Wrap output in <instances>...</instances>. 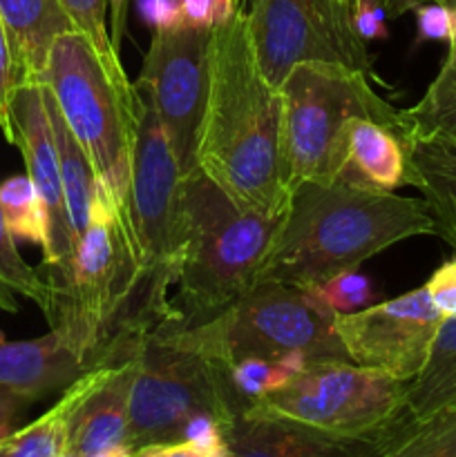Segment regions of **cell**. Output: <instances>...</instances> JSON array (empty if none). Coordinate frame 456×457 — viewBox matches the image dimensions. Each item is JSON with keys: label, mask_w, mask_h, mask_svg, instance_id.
Returning a JSON list of instances; mask_svg holds the SVG:
<instances>
[{"label": "cell", "mask_w": 456, "mask_h": 457, "mask_svg": "<svg viewBox=\"0 0 456 457\" xmlns=\"http://www.w3.org/2000/svg\"><path fill=\"white\" fill-rule=\"evenodd\" d=\"M282 217L241 208L199 168L183 177L174 297L182 321L208 320L259 284Z\"/></svg>", "instance_id": "277c9868"}, {"label": "cell", "mask_w": 456, "mask_h": 457, "mask_svg": "<svg viewBox=\"0 0 456 457\" xmlns=\"http://www.w3.org/2000/svg\"><path fill=\"white\" fill-rule=\"evenodd\" d=\"M302 290L317 303V306L334 312V315L360 311V308L371 306L376 299L374 281L367 275H362L358 268L338 272V275L331 277V279L316 286H308V288Z\"/></svg>", "instance_id": "4316f807"}, {"label": "cell", "mask_w": 456, "mask_h": 457, "mask_svg": "<svg viewBox=\"0 0 456 457\" xmlns=\"http://www.w3.org/2000/svg\"><path fill=\"white\" fill-rule=\"evenodd\" d=\"M43 277L49 330L89 369L137 357L161 324L182 320L173 299L148 284L128 201L98 177L70 266Z\"/></svg>", "instance_id": "6da1fadb"}, {"label": "cell", "mask_w": 456, "mask_h": 457, "mask_svg": "<svg viewBox=\"0 0 456 457\" xmlns=\"http://www.w3.org/2000/svg\"><path fill=\"white\" fill-rule=\"evenodd\" d=\"M371 76L334 62H300L282 80V161L289 195L307 181L331 183L349 168V128L369 119L402 138L401 110L384 101Z\"/></svg>", "instance_id": "5b68a950"}, {"label": "cell", "mask_w": 456, "mask_h": 457, "mask_svg": "<svg viewBox=\"0 0 456 457\" xmlns=\"http://www.w3.org/2000/svg\"><path fill=\"white\" fill-rule=\"evenodd\" d=\"M342 181L393 192L407 186V150L387 125L356 119L349 128V168Z\"/></svg>", "instance_id": "ffe728a7"}, {"label": "cell", "mask_w": 456, "mask_h": 457, "mask_svg": "<svg viewBox=\"0 0 456 457\" xmlns=\"http://www.w3.org/2000/svg\"><path fill=\"white\" fill-rule=\"evenodd\" d=\"M16 295L34 302L40 311L47 306V281L21 257L0 208V311L16 312Z\"/></svg>", "instance_id": "484cf974"}, {"label": "cell", "mask_w": 456, "mask_h": 457, "mask_svg": "<svg viewBox=\"0 0 456 457\" xmlns=\"http://www.w3.org/2000/svg\"><path fill=\"white\" fill-rule=\"evenodd\" d=\"M438 235V221L425 199L342 179L300 183L289 196L259 284L308 288L360 268L362 262L411 237Z\"/></svg>", "instance_id": "3957f363"}, {"label": "cell", "mask_w": 456, "mask_h": 457, "mask_svg": "<svg viewBox=\"0 0 456 457\" xmlns=\"http://www.w3.org/2000/svg\"><path fill=\"white\" fill-rule=\"evenodd\" d=\"M443 320L427 288L335 315L334 326L347 357L362 369L410 384L425 369Z\"/></svg>", "instance_id": "4fadbf2b"}, {"label": "cell", "mask_w": 456, "mask_h": 457, "mask_svg": "<svg viewBox=\"0 0 456 457\" xmlns=\"http://www.w3.org/2000/svg\"><path fill=\"white\" fill-rule=\"evenodd\" d=\"M334 320L302 288L262 281L208 320L165 321L152 337L222 366L246 357L282 360L291 353H302L311 364L349 360Z\"/></svg>", "instance_id": "8992f818"}, {"label": "cell", "mask_w": 456, "mask_h": 457, "mask_svg": "<svg viewBox=\"0 0 456 457\" xmlns=\"http://www.w3.org/2000/svg\"><path fill=\"white\" fill-rule=\"evenodd\" d=\"M40 83L52 92L97 177L125 199L139 129L134 83L116 79L88 36L76 29L58 36Z\"/></svg>", "instance_id": "52a82bcc"}, {"label": "cell", "mask_w": 456, "mask_h": 457, "mask_svg": "<svg viewBox=\"0 0 456 457\" xmlns=\"http://www.w3.org/2000/svg\"><path fill=\"white\" fill-rule=\"evenodd\" d=\"M137 357L119 361L76 411L65 457H132L130 386Z\"/></svg>", "instance_id": "9a60e30c"}, {"label": "cell", "mask_w": 456, "mask_h": 457, "mask_svg": "<svg viewBox=\"0 0 456 457\" xmlns=\"http://www.w3.org/2000/svg\"><path fill=\"white\" fill-rule=\"evenodd\" d=\"M12 129L13 145L25 159L27 174L38 187L49 212V250L43 254L45 275H54L70 266L74 257V237L67 219L65 195H63L61 163L56 141L45 107L43 83H21L12 94Z\"/></svg>", "instance_id": "5bb4252c"}, {"label": "cell", "mask_w": 456, "mask_h": 457, "mask_svg": "<svg viewBox=\"0 0 456 457\" xmlns=\"http://www.w3.org/2000/svg\"><path fill=\"white\" fill-rule=\"evenodd\" d=\"M228 449L231 457L240 455H334L347 451L326 437L308 433L304 428L291 427V424L280 422L275 418L258 413L253 409H246L240 418L232 422L226 431Z\"/></svg>", "instance_id": "7402d4cb"}, {"label": "cell", "mask_w": 456, "mask_h": 457, "mask_svg": "<svg viewBox=\"0 0 456 457\" xmlns=\"http://www.w3.org/2000/svg\"><path fill=\"white\" fill-rule=\"evenodd\" d=\"M389 7H392V0H351L353 27L365 43L389 38Z\"/></svg>", "instance_id": "d6a6232c"}, {"label": "cell", "mask_w": 456, "mask_h": 457, "mask_svg": "<svg viewBox=\"0 0 456 457\" xmlns=\"http://www.w3.org/2000/svg\"><path fill=\"white\" fill-rule=\"evenodd\" d=\"M0 18L18 85L40 83L58 36L76 29L63 0H0Z\"/></svg>", "instance_id": "e0dca14e"}, {"label": "cell", "mask_w": 456, "mask_h": 457, "mask_svg": "<svg viewBox=\"0 0 456 457\" xmlns=\"http://www.w3.org/2000/svg\"><path fill=\"white\" fill-rule=\"evenodd\" d=\"M0 208L13 239H25L49 250V212L30 174H16L0 183Z\"/></svg>", "instance_id": "d4e9b609"}, {"label": "cell", "mask_w": 456, "mask_h": 457, "mask_svg": "<svg viewBox=\"0 0 456 457\" xmlns=\"http://www.w3.org/2000/svg\"><path fill=\"white\" fill-rule=\"evenodd\" d=\"M197 168L241 208L277 217L289 205L282 161V92L259 67L241 12L210 34Z\"/></svg>", "instance_id": "7a4b0ae2"}, {"label": "cell", "mask_w": 456, "mask_h": 457, "mask_svg": "<svg viewBox=\"0 0 456 457\" xmlns=\"http://www.w3.org/2000/svg\"><path fill=\"white\" fill-rule=\"evenodd\" d=\"M107 16H110L112 43L121 49L125 36V22H128V0H107Z\"/></svg>", "instance_id": "74e56055"}, {"label": "cell", "mask_w": 456, "mask_h": 457, "mask_svg": "<svg viewBox=\"0 0 456 457\" xmlns=\"http://www.w3.org/2000/svg\"><path fill=\"white\" fill-rule=\"evenodd\" d=\"M182 168L170 147L164 125L150 103L139 94V129L125 201L148 284L165 297H170V288L177 284L182 248Z\"/></svg>", "instance_id": "8fae6325"}, {"label": "cell", "mask_w": 456, "mask_h": 457, "mask_svg": "<svg viewBox=\"0 0 456 457\" xmlns=\"http://www.w3.org/2000/svg\"><path fill=\"white\" fill-rule=\"evenodd\" d=\"M452 43H454V40H452Z\"/></svg>", "instance_id": "7bdbcfd3"}, {"label": "cell", "mask_w": 456, "mask_h": 457, "mask_svg": "<svg viewBox=\"0 0 456 457\" xmlns=\"http://www.w3.org/2000/svg\"><path fill=\"white\" fill-rule=\"evenodd\" d=\"M405 384L389 375L331 360L311 364L284 388L250 402L249 409L338 442L347 455L392 422L402 409Z\"/></svg>", "instance_id": "9c48e42d"}, {"label": "cell", "mask_w": 456, "mask_h": 457, "mask_svg": "<svg viewBox=\"0 0 456 457\" xmlns=\"http://www.w3.org/2000/svg\"><path fill=\"white\" fill-rule=\"evenodd\" d=\"M246 409L222 364L150 335L137 355L130 386L132 457L177 442L199 415L217 418L226 433Z\"/></svg>", "instance_id": "ba28073f"}, {"label": "cell", "mask_w": 456, "mask_h": 457, "mask_svg": "<svg viewBox=\"0 0 456 457\" xmlns=\"http://www.w3.org/2000/svg\"><path fill=\"white\" fill-rule=\"evenodd\" d=\"M45 107H47L49 123L54 129V141L58 150V163H61V179H63V195H65L67 219H70L72 237L74 245L83 237L85 228L89 221V204H92L94 183H97V172L89 161L88 152L74 137V132L67 125L65 116L58 110L52 92L43 85Z\"/></svg>", "instance_id": "603a6c76"}, {"label": "cell", "mask_w": 456, "mask_h": 457, "mask_svg": "<svg viewBox=\"0 0 456 457\" xmlns=\"http://www.w3.org/2000/svg\"><path fill=\"white\" fill-rule=\"evenodd\" d=\"M16 67H13L12 47H9L7 31H4L3 18H0V129L4 132L7 141H13L12 129V114H9V105H12V94L16 89Z\"/></svg>", "instance_id": "836d02e7"}, {"label": "cell", "mask_w": 456, "mask_h": 457, "mask_svg": "<svg viewBox=\"0 0 456 457\" xmlns=\"http://www.w3.org/2000/svg\"><path fill=\"white\" fill-rule=\"evenodd\" d=\"M143 13L152 29H174L183 25L179 0H143Z\"/></svg>", "instance_id": "8d00e7d4"}, {"label": "cell", "mask_w": 456, "mask_h": 457, "mask_svg": "<svg viewBox=\"0 0 456 457\" xmlns=\"http://www.w3.org/2000/svg\"><path fill=\"white\" fill-rule=\"evenodd\" d=\"M224 369H226L231 386L246 404L268 395V393L280 391L295 378L293 370L286 369L280 360H264V357H246V360L232 361Z\"/></svg>", "instance_id": "f1b7e54d"}, {"label": "cell", "mask_w": 456, "mask_h": 457, "mask_svg": "<svg viewBox=\"0 0 456 457\" xmlns=\"http://www.w3.org/2000/svg\"><path fill=\"white\" fill-rule=\"evenodd\" d=\"M89 366L54 330L36 339L9 342L0 333V386L21 393L27 400L63 393Z\"/></svg>", "instance_id": "2e32d148"}, {"label": "cell", "mask_w": 456, "mask_h": 457, "mask_svg": "<svg viewBox=\"0 0 456 457\" xmlns=\"http://www.w3.org/2000/svg\"><path fill=\"white\" fill-rule=\"evenodd\" d=\"M31 404H34V402L27 400L21 393L0 386V440H4V437L12 436V433L16 431L18 418H21Z\"/></svg>", "instance_id": "d590c367"}, {"label": "cell", "mask_w": 456, "mask_h": 457, "mask_svg": "<svg viewBox=\"0 0 456 457\" xmlns=\"http://www.w3.org/2000/svg\"><path fill=\"white\" fill-rule=\"evenodd\" d=\"M425 3H438V0H392V9L396 13L414 12L418 4H425Z\"/></svg>", "instance_id": "f35d334b"}, {"label": "cell", "mask_w": 456, "mask_h": 457, "mask_svg": "<svg viewBox=\"0 0 456 457\" xmlns=\"http://www.w3.org/2000/svg\"><path fill=\"white\" fill-rule=\"evenodd\" d=\"M456 409V317L443 320L425 369L405 384L402 409L392 422H416Z\"/></svg>", "instance_id": "44dd1931"}, {"label": "cell", "mask_w": 456, "mask_h": 457, "mask_svg": "<svg viewBox=\"0 0 456 457\" xmlns=\"http://www.w3.org/2000/svg\"><path fill=\"white\" fill-rule=\"evenodd\" d=\"M65 9L70 12L72 21H74L76 31L85 34L107 70L116 76V79L128 80V74L121 62L119 49L112 43L110 27H107V0H63Z\"/></svg>", "instance_id": "f546056e"}, {"label": "cell", "mask_w": 456, "mask_h": 457, "mask_svg": "<svg viewBox=\"0 0 456 457\" xmlns=\"http://www.w3.org/2000/svg\"><path fill=\"white\" fill-rule=\"evenodd\" d=\"M342 3H351V0H342Z\"/></svg>", "instance_id": "b9f144b4"}, {"label": "cell", "mask_w": 456, "mask_h": 457, "mask_svg": "<svg viewBox=\"0 0 456 457\" xmlns=\"http://www.w3.org/2000/svg\"><path fill=\"white\" fill-rule=\"evenodd\" d=\"M425 288H427L434 306L441 311V315L445 317V320L447 317H456V257L443 263V266L429 277Z\"/></svg>", "instance_id": "e575fe53"}, {"label": "cell", "mask_w": 456, "mask_h": 457, "mask_svg": "<svg viewBox=\"0 0 456 457\" xmlns=\"http://www.w3.org/2000/svg\"><path fill=\"white\" fill-rule=\"evenodd\" d=\"M116 364H101L80 375L72 386L63 391V397L40 415L36 422L18 428L0 440V457H65L70 427L76 411L80 409L89 393L112 373Z\"/></svg>", "instance_id": "ac0fdd59"}, {"label": "cell", "mask_w": 456, "mask_h": 457, "mask_svg": "<svg viewBox=\"0 0 456 457\" xmlns=\"http://www.w3.org/2000/svg\"><path fill=\"white\" fill-rule=\"evenodd\" d=\"M137 457H231V449L222 422L213 415H199L177 442L143 449Z\"/></svg>", "instance_id": "83f0119b"}, {"label": "cell", "mask_w": 456, "mask_h": 457, "mask_svg": "<svg viewBox=\"0 0 456 457\" xmlns=\"http://www.w3.org/2000/svg\"><path fill=\"white\" fill-rule=\"evenodd\" d=\"M179 7L183 25L197 29H215L240 12L237 0H179Z\"/></svg>", "instance_id": "1f68e13d"}, {"label": "cell", "mask_w": 456, "mask_h": 457, "mask_svg": "<svg viewBox=\"0 0 456 457\" xmlns=\"http://www.w3.org/2000/svg\"><path fill=\"white\" fill-rule=\"evenodd\" d=\"M246 21L259 67L275 87L300 62H334L376 79L374 56L353 27L351 3L253 0Z\"/></svg>", "instance_id": "30bf717a"}, {"label": "cell", "mask_w": 456, "mask_h": 457, "mask_svg": "<svg viewBox=\"0 0 456 457\" xmlns=\"http://www.w3.org/2000/svg\"><path fill=\"white\" fill-rule=\"evenodd\" d=\"M250 3H253V0H237V7H240L241 13H246V12H249Z\"/></svg>", "instance_id": "ab89813d"}, {"label": "cell", "mask_w": 456, "mask_h": 457, "mask_svg": "<svg viewBox=\"0 0 456 457\" xmlns=\"http://www.w3.org/2000/svg\"><path fill=\"white\" fill-rule=\"evenodd\" d=\"M416 13V45L425 40H443L450 45L456 40V12L443 3H425L414 9Z\"/></svg>", "instance_id": "4dcf8cb0"}, {"label": "cell", "mask_w": 456, "mask_h": 457, "mask_svg": "<svg viewBox=\"0 0 456 457\" xmlns=\"http://www.w3.org/2000/svg\"><path fill=\"white\" fill-rule=\"evenodd\" d=\"M405 150L407 186L420 190L438 221V237L456 250V143L410 138Z\"/></svg>", "instance_id": "d6986e66"}, {"label": "cell", "mask_w": 456, "mask_h": 457, "mask_svg": "<svg viewBox=\"0 0 456 457\" xmlns=\"http://www.w3.org/2000/svg\"><path fill=\"white\" fill-rule=\"evenodd\" d=\"M438 3H443V4H447V7H452L456 12V0H438Z\"/></svg>", "instance_id": "60d3db41"}, {"label": "cell", "mask_w": 456, "mask_h": 457, "mask_svg": "<svg viewBox=\"0 0 456 457\" xmlns=\"http://www.w3.org/2000/svg\"><path fill=\"white\" fill-rule=\"evenodd\" d=\"M402 143L410 138H436L456 143V40L447 47L441 70L416 105L401 110Z\"/></svg>", "instance_id": "cb8c5ba5"}, {"label": "cell", "mask_w": 456, "mask_h": 457, "mask_svg": "<svg viewBox=\"0 0 456 457\" xmlns=\"http://www.w3.org/2000/svg\"><path fill=\"white\" fill-rule=\"evenodd\" d=\"M213 29L179 25L152 29L137 92L152 105L165 129L182 174L197 170V143L208 94V56Z\"/></svg>", "instance_id": "7c38bea8"}]
</instances>
